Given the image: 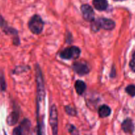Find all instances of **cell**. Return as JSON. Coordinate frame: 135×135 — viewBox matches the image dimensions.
I'll list each match as a JSON object with an SVG mask.
<instances>
[{
  "label": "cell",
  "mask_w": 135,
  "mask_h": 135,
  "mask_svg": "<svg viewBox=\"0 0 135 135\" xmlns=\"http://www.w3.org/2000/svg\"><path fill=\"white\" fill-rule=\"evenodd\" d=\"M115 26V23L112 20L106 18H100L92 21L91 29L94 32H98L100 29L111 30Z\"/></svg>",
  "instance_id": "cell-1"
},
{
  "label": "cell",
  "mask_w": 135,
  "mask_h": 135,
  "mask_svg": "<svg viewBox=\"0 0 135 135\" xmlns=\"http://www.w3.org/2000/svg\"><path fill=\"white\" fill-rule=\"evenodd\" d=\"M43 20L38 15H34L32 17L28 22V28L30 31L34 34H40L44 29Z\"/></svg>",
  "instance_id": "cell-2"
},
{
  "label": "cell",
  "mask_w": 135,
  "mask_h": 135,
  "mask_svg": "<svg viewBox=\"0 0 135 135\" xmlns=\"http://www.w3.org/2000/svg\"><path fill=\"white\" fill-rule=\"evenodd\" d=\"M0 27L3 32H5L7 35L13 36L14 37L13 38V44L16 46L20 44L19 38L18 36V32L17 30L14 29L13 28L11 27L8 25L5 20L4 19L3 17L0 15Z\"/></svg>",
  "instance_id": "cell-3"
},
{
  "label": "cell",
  "mask_w": 135,
  "mask_h": 135,
  "mask_svg": "<svg viewBox=\"0 0 135 135\" xmlns=\"http://www.w3.org/2000/svg\"><path fill=\"white\" fill-rule=\"evenodd\" d=\"M80 55V50L76 46H71L61 51L60 57L64 59H76Z\"/></svg>",
  "instance_id": "cell-4"
},
{
  "label": "cell",
  "mask_w": 135,
  "mask_h": 135,
  "mask_svg": "<svg viewBox=\"0 0 135 135\" xmlns=\"http://www.w3.org/2000/svg\"><path fill=\"white\" fill-rule=\"evenodd\" d=\"M50 124L52 129L53 135L58 134V115L56 106L53 105L50 110Z\"/></svg>",
  "instance_id": "cell-5"
},
{
  "label": "cell",
  "mask_w": 135,
  "mask_h": 135,
  "mask_svg": "<svg viewBox=\"0 0 135 135\" xmlns=\"http://www.w3.org/2000/svg\"><path fill=\"white\" fill-rule=\"evenodd\" d=\"M30 127V122L28 119H24L19 126L14 129L13 135H27Z\"/></svg>",
  "instance_id": "cell-6"
},
{
  "label": "cell",
  "mask_w": 135,
  "mask_h": 135,
  "mask_svg": "<svg viewBox=\"0 0 135 135\" xmlns=\"http://www.w3.org/2000/svg\"><path fill=\"white\" fill-rule=\"evenodd\" d=\"M74 71L79 76H84L90 72V69L88 65L83 61L75 62L73 65Z\"/></svg>",
  "instance_id": "cell-7"
},
{
  "label": "cell",
  "mask_w": 135,
  "mask_h": 135,
  "mask_svg": "<svg viewBox=\"0 0 135 135\" xmlns=\"http://www.w3.org/2000/svg\"><path fill=\"white\" fill-rule=\"evenodd\" d=\"M81 12L84 19L86 21H93L94 20V11L90 5L84 4L81 6Z\"/></svg>",
  "instance_id": "cell-8"
},
{
  "label": "cell",
  "mask_w": 135,
  "mask_h": 135,
  "mask_svg": "<svg viewBox=\"0 0 135 135\" xmlns=\"http://www.w3.org/2000/svg\"><path fill=\"white\" fill-rule=\"evenodd\" d=\"M18 119H19V112L18 109H15L9 115L7 118V123L9 126H13L18 122Z\"/></svg>",
  "instance_id": "cell-9"
},
{
  "label": "cell",
  "mask_w": 135,
  "mask_h": 135,
  "mask_svg": "<svg viewBox=\"0 0 135 135\" xmlns=\"http://www.w3.org/2000/svg\"><path fill=\"white\" fill-rule=\"evenodd\" d=\"M121 127H122V129L124 131V132L127 133H132L134 129L133 121L130 119L125 120L122 123Z\"/></svg>",
  "instance_id": "cell-10"
},
{
  "label": "cell",
  "mask_w": 135,
  "mask_h": 135,
  "mask_svg": "<svg viewBox=\"0 0 135 135\" xmlns=\"http://www.w3.org/2000/svg\"><path fill=\"white\" fill-rule=\"evenodd\" d=\"M93 5L97 10L104 11L108 8V3L107 0H93Z\"/></svg>",
  "instance_id": "cell-11"
},
{
  "label": "cell",
  "mask_w": 135,
  "mask_h": 135,
  "mask_svg": "<svg viewBox=\"0 0 135 135\" xmlns=\"http://www.w3.org/2000/svg\"><path fill=\"white\" fill-rule=\"evenodd\" d=\"M111 112H112L111 108L108 105H103L99 108L98 114L101 118H104L108 117L111 114Z\"/></svg>",
  "instance_id": "cell-12"
},
{
  "label": "cell",
  "mask_w": 135,
  "mask_h": 135,
  "mask_svg": "<svg viewBox=\"0 0 135 135\" xmlns=\"http://www.w3.org/2000/svg\"><path fill=\"white\" fill-rule=\"evenodd\" d=\"M75 90H76V93L79 95H82L84 92L86 88V85L85 83L83 80H76L75 83Z\"/></svg>",
  "instance_id": "cell-13"
},
{
  "label": "cell",
  "mask_w": 135,
  "mask_h": 135,
  "mask_svg": "<svg viewBox=\"0 0 135 135\" xmlns=\"http://www.w3.org/2000/svg\"><path fill=\"white\" fill-rule=\"evenodd\" d=\"M6 83H5V77L3 73L0 74V90L1 91H5L6 90Z\"/></svg>",
  "instance_id": "cell-14"
},
{
  "label": "cell",
  "mask_w": 135,
  "mask_h": 135,
  "mask_svg": "<svg viewBox=\"0 0 135 135\" xmlns=\"http://www.w3.org/2000/svg\"><path fill=\"white\" fill-rule=\"evenodd\" d=\"M127 93L129 94L130 96H135V86L134 85H129L125 89Z\"/></svg>",
  "instance_id": "cell-15"
},
{
  "label": "cell",
  "mask_w": 135,
  "mask_h": 135,
  "mask_svg": "<svg viewBox=\"0 0 135 135\" xmlns=\"http://www.w3.org/2000/svg\"><path fill=\"white\" fill-rule=\"evenodd\" d=\"M67 129H68L69 132L72 135H79V132H78L77 129L73 125H69L67 126Z\"/></svg>",
  "instance_id": "cell-16"
},
{
  "label": "cell",
  "mask_w": 135,
  "mask_h": 135,
  "mask_svg": "<svg viewBox=\"0 0 135 135\" xmlns=\"http://www.w3.org/2000/svg\"><path fill=\"white\" fill-rule=\"evenodd\" d=\"M65 111L67 112V113H68L70 115H76V111L70 106H66Z\"/></svg>",
  "instance_id": "cell-17"
},
{
  "label": "cell",
  "mask_w": 135,
  "mask_h": 135,
  "mask_svg": "<svg viewBox=\"0 0 135 135\" xmlns=\"http://www.w3.org/2000/svg\"><path fill=\"white\" fill-rule=\"evenodd\" d=\"M130 67L132 71L135 72V52L133 54V57H132L131 61L130 62Z\"/></svg>",
  "instance_id": "cell-18"
},
{
  "label": "cell",
  "mask_w": 135,
  "mask_h": 135,
  "mask_svg": "<svg viewBox=\"0 0 135 135\" xmlns=\"http://www.w3.org/2000/svg\"><path fill=\"white\" fill-rule=\"evenodd\" d=\"M114 1H123V0H114Z\"/></svg>",
  "instance_id": "cell-19"
},
{
  "label": "cell",
  "mask_w": 135,
  "mask_h": 135,
  "mask_svg": "<svg viewBox=\"0 0 135 135\" xmlns=\"http://www.w3.org/2000/svg\"><path fill=\"white\" fill-rule=\"evenodd\" d=\"M4 134H5V135H7L6 133H5V131H4Z\"/></svg>",
  "instance_id": "cell-20"
}]
</instances>
